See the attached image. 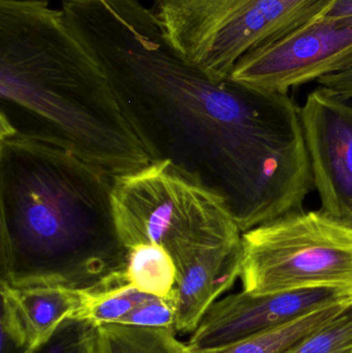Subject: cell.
<instances>
[{
	"instance_id": "d6986e66",
	"label": "cell",
	"mask_w": 352,
	"mask_h": 353,
	"mask_svg": "<svg viewBox=\"0 0 352 353\" xmlns=\"http://www.w3.org/2000/svg\"><path fill=\"white\" fill-rule=\"evenodd\" d=\"M320 86L332 89L344 99L352 101V68L340 74H331L318 81Z\"/></svg>"
},
{
	"instance_id": "e0dca14e",
	"label": "cell",
	"mask_w": 352,
	"mask_h": 353,
	"mask_svg": "<svg viewBox=\"0 0 352 353\" xmlns=\"http://www.w3.org/2000/svg\"><path fill=\"white\" fill-rule=\"evenodd\" d=\"M95 327L83 319H66L47 341L26 353H91Z\"/></svg>"
},
{
	"instance_id": "8fae6325",
	"label": "cell",
	"mask_w": 352,
	"mask_h": 353,
	"mask_svg": "<svg viewBox=\"0 0 352 353\" xmlns=\"http://www.w3.org/2000/svg\"><path fill=\"white\" fill-rule=\"evenodd\" d=\"M241 242L207 249L177 267L176 333H194L203 317L238 279Z\"/></svg>"
},
{
	"instance_id": "ba28073f",
	"label": "cell",
	"mask_w": 352,
	"mask_h": 353,
	"mask_svg": "<svg viewBox=\"0 0 352 353\" xmlns=\"http://www.w3.org/2000/svg\"><path fill=\"white\" fill-rule=\"evenodd\" d=\"M320 86L300 108L322 211L352 224V103Z\"/></svg>"
},
{
	"instance_id": "9c48e42d",
	"label": "cell",
	"mask_w": 352,
	"mask_h": 353,
	"mask_svg": "<svg viewBox=\"0 0 352 353\" xmlns=\"http://www.w3.org/2000/svg\"><path fill=\"white\" fill-rule=\"evenodd\" d=\"M340 303L352 304V296L330 288L270 294L242 290L215 302L186 345L200 350L233 343Z\"/></svg>"
},
{
	"instance_id": "8992f818",
	"label": "cell",
	"mask_w": 352,
	"mask_h": 353,
	"mask_svg": "<svg viewBox=\"0 0 352 353\" xmlns=\"http://www.w3.org/2000/svg\"><path fill=\"white\" fill-rule=\"evenodd\" d=\"M240 280L253 294L330 288L352 296V224L318 210L247 230Z\"/></svg>"
},
{
	"instance_id": "5bb4252c",
	"label": "cell",
	"mask_w": 352,
	"mask_h": 353,
	"mask_svg": "<svg viewBox=\"0 0 352 353\" xmlns=\"http://www.w3.org/2000/svg\"><path fill=\"white\" fill-rule=\"evenodd\" d=\"M125 279L144 294L163 298L175 288L177 268L161 245H134L127 249Z\"/></svg>"
},
{
	"instance_id": "4fadbf2b",
	"label": "cell",
	"mask_w": 352,
	"mask_h": 353,
	"mask_svg": "<svg viewBox=\"0 0 352 353\" xmlns=\"http://www.w3.org/2000/svg\"><path fill=\"white\" fill-rule=\"evenodd\" d=\"M167 327L107 323L95 327L91 353H187V345Z\"/></svg>"
},
{
	"instance_id": "ffe728a7",
	"label": "cell",
	"mask_w": 352,
	"mask_h": 353,
	"mask_svg": "<svg viewBox=\"0 0 352 353\" xmlns=\"http://www.w3.org/2000/svg\"><path fill=\"white\" fill-rule=\"evenodd\" d=\"M352 14V0H333L320 17L347 16Z\"/></svg>"
},
{
	"instance_id": "2e32d148",
	"label": "cell",
	"mask_w": 352,
	"mask_h": 353,
	"mask_svg": "<svg viewBox=\"0 0 352 353\" xmlns=\"http://www.w3.org/2000/svg\"><path fill=\"white\" fill-rule=\"evenodd\" d=\"M285 353H352V306Z\"/></svg>"
},
{
	"instance_id": "5b68a950",
	"label": "cell",
	"mask_w": 352,
	"mask_h": 353,
	"mask_svg": "<svg viewBox=\"0 0 352 353\" xmlns=\"http://www.w3.org/2000/svg\"><path fill=\"white\" fill-rule=\"evenodd\" d=\"M333 0H154L172 45L210 76L231 77L245 54L318 18Z\"/></svg>"
},
{
	"instance_id": "30bf717a",
	"label": "cell",
	"mask_w": 352,
	"mask_h": 353,
	"mask_svg": "<svg viewBox=\"0 0 352 353\" xmlns=\"http://www.w3.org/2000/svg\"><path fill=\"white\" fill-rule=\"evenodd\" d=\"M89 292L63 288H12L1 284V353H26L74 319Z\"/></svg>"
},
{
	"instance_id": "6da1fadb",
	"label": "cell",
	"mask_w": 352,
	"mask_h": 353,
	"mask_svg": "<svg viewBox=\"0 0 352 353\" xmlns=\"http://www.w3.org/2000/svg\"><path fill=\"white\" fill-rule=\"evenodd\" d=\"M148 115L167 159L225 199L242 234L303 211L313 176L287 93L196 70L156 91Z\"/></svg>"
},
{
	"instance_id": "7a4b0ae2",
	"label": "cell",
	"mask_w": 352,
	"mask_h": 353,
	"mask_svg": "<svg viewBox=\"0 0 352 353\" xmlns=\"http://www.w3.org/2000/svg\"><path fill=\"white\" fill-rule=\"evenodd\" d=\"M114 180L1 117V284L99 294L127 283V250L112 209Z\"/></svg>"
},
{
	"instance_id": "3957f363",
	"label": "cell",
	"mask_w": 352,
	"mask_h": 353,
	"mask_svg": "<svg viewBox=\"0 0 352 353\" xmlns=\"http://www.w3.org/2000/svg\"><path fill=\"white\" fill-rule=\"evenodd\" d=\"M0 88L1 113L25 122L18 130L111 176L163 159L130 95L51 3L0 1Z\"/></svg>"
},
{
	"instance_id": "7c38bea8",
	"label": "cell",
	"mask_w": 352,
	"mask_h": 353,
	"mask_svg": "<svg viewBox=\"0 0 352 353\" xmlns=\"http://www.w3.org/2000/svg\"><path fill=\"white\" fill-rule=\"evenodd\" d=\"M351 306L349 303H340L324 307L245 339L216 347H187V353H285L324 329Z\"/></svg>"
},
{
	"instance_id": "52a82bcc",
	"label": "cell",
	"mask_w": 352,
	"mask_h": 353,
	"mask_svg": "<svg viewBox=\"0 0 352 353\" xmlns=\"http://www.w3.org/2000/svg\"><path fill=\"white\" fill-rule=\"evenodd\" d=\"M352 68V14L318 17L279 41L245 54L231 78L287 93Z\"/></svg>"
},
{
	"instance_id": "277c9868",
	"label": "cell",
	"mask_w": 352,
	"mask_h": 353,
	"mask_svg": "<svg viewBox=\"0 0 352 353\" xmlns=\"http://www.w3.org/2000/svg\"><path fill=\"white\" fill-rule=\"evenodd\" d=\"M112 209L126 250L138 244L161 245L176 268L207 249L241 242L225 199L167 157L115 176Z\"/></svg>"
},
{
	"instance_id": "ac0fdd59",
	"label": "cell",
	"mask_w": 352,
	"mask_h": 353,
	"mask_svg": "<svg viewBox=\"0 0 352 353\" xmlns=\"http://www.w3.org/2000/svg\"><path fill=\"white\" fill-rule=\"evenodd\" d=\"M176 323V300L174 290L169 296H150L130 311L118 323L136 327H167L174 330ZM175 331V330H174Z\"/></svg>"
},
{
	"instance_id": "9a60e30c",
	"label": "cell",
	"mask_w": 352,
	"mask_h": 353,
	"mask_svg": "<svg viewBox=\"0 0 352 353\" xmlns=\"http://www.w3.org/2000/svg\"><path fill=\"white\" fill-rule=\"evenodd\" d=\"M150 296L128 283L99 294H89L86 304L74 319L89 321L95 327L118 323Z\"/></svg>"
},
{
	"instance_id": "44dd1931",
	"label": "cell",
	"mask_w": 352,
	"mask_h": 353,
	"mask_svg": "<svg viewBox=\"0 0 352 353\" xmlns=\"http://www.w3.org/2000/svg\"><path fill=\"white\" fill-rule=\"evenodd\" d=\"M6 2H21V3H51L53 0H0Z\"/></svg>"
}]
</instances>
